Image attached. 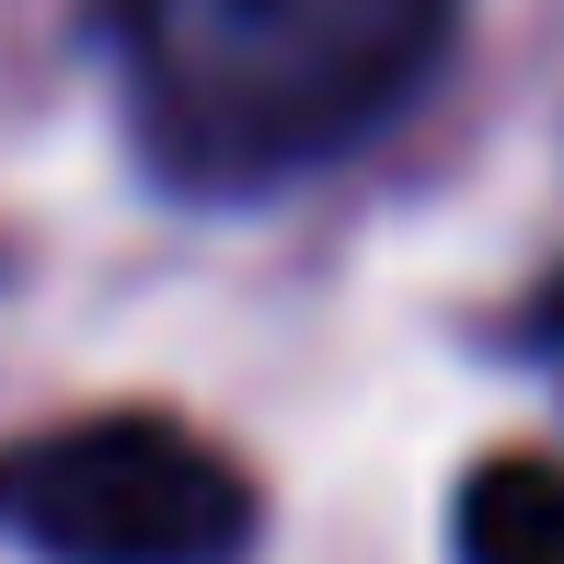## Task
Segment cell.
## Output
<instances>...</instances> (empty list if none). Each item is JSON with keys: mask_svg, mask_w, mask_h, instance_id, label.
I'll list each match as a JSON object with an SVG mask.
<instances>
[{"mask_svg": "<svg viewBox=\"0 0 564 564\" xmlns=\"http://www.w3.org/2000/svg\"><path fill=\"white\" fill-rule=\"evenodd\" d=\"M0 519L46 564H242L253 484L173 415H82L0 449Z\"/></svg>", "mask_w": 564, "mask_h": 564, "instance_id": "2", "label": "cell"}, {"mask_svg": "<svg viewBox=\"0 0 564 564\" xmlns=\"http://www.w3.org/2000/svg\"><path fill=\"white\" fill-rule=\"evenodd\" d=\"M449 530H460V564H564V460L542 449L473 460Z\"/></svg>", "mask_w": 564, "mask_h": 564, "instance_id": "3", "label": "cell"}, {"mask_svg": "<svg viewBox=\"0 0 564 564\" xmlns=\"http://www.w3.org/2000/svg\"><path fill=\"white\" fill-rule=\"evenodd\" d=\"M530 335H542V346L564 357V276H553V289H542V312H530Z\"/></svg>", "mask_w": 564, "mask_h": 564, "instance_id": "4", "label": "cell"}, {"mask_svg": "<svg viewBox=\"0 0 564 564\" xmlns=\"http://www.w3.org/2000/svg\"><path fill=\"white\" fill-rule=\"evenodd\" d=\"M460 0H93L162 185L253 196L415 105Z\"/></svg>", "mask_w": 564, "mask_h": 564, "instance_id": "1", "label": "cell"}]
</instances>
